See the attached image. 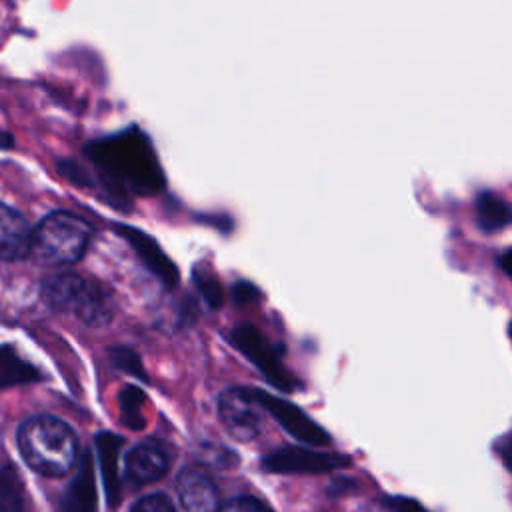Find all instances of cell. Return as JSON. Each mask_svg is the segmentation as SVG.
<instances>
[{
    "instance_id": "cell-23",
    "label": "cell",
    "mask_w": 512,
    "mask_h": 512,
    "mask_svg": "<svg viewBox=\"0 0 512 512\" xmlns=\"http://www.w3.org/2000/svg\"><path fill=\"white\" fill-rule=\"evenodd\" d=\"M218 512H270V508L252 496H238L220 506Z\"/></svg>"
},
{
    "instance_id": "cell-19",
    "label": "cell",
    "mask_w": 512,
    "mask_h": 512,
    "mask_svg": "<svg viewBox=\"0 0 512 512\" xmlns=\"http://www.w3.org/2000/svg\"><path fill=\"white\" fill-rule=\"evenodd\" d=\"M194 282H196V286H198V290L202 292V296H204V300L212 306V308H216V306H220L222 304V288H220V284H218V278L212 274V272H208V270H204V268H196L194 270Z\"/></svg>"
},
{
    "instance_id": "cell-3",
    "label": "cell",
    "mask_w": 512,
    "mask_h": 512,
    "mask_svg": "<svg viewBox=\"0 0 512 512\" xmlns=\"http://www.w3.org/2000/svg\"><path fill=\"white\" fill-rule=\"evenodd\" d=\"M42 298L50 308L70 312L92 328L106 326L116 314V302L102 284L72 272L48 276L42 282Z\"/></svg>"
},
{
    "instance_id": "cell-18",
    "label": "cell",
    "mask_w": 512,
    "mask_h": 512,
    "mask_svg": "<svg viewBox=\"0 0 512 512\" xmlns=\"http://www.w3.org/2000/svg\"><path fill=\"white\" fill-rule=\"evenodd\" d=\"M144 406H146V396L140 388L126 386L120 392V418L128 428L144 426Z\"/></svg>"
},
{
    "instance_id": "cell-28",
    "label": "cell",
    "mask_w": 512,
    "mask_h": 512,
    "mask_svg": "<svg viewBox=\"0 0 512 512\" xmlns=\"http://www.w3.org/2000/svg\"><path fill=\"white\" fill-rule=\"evenodd\" d=\"M14 148V136L8 132H0V150H12Z\"/></svg>"
},
{
    "instance_id": "cell-15",
    "label": "cell",
    "mask_w": 512,
    "mask_h": 512,
    "mask_svg": "<svg viewBox=\"0 0 512 512\" xmlns=\"http://www.w3.org/2000/svg\"><path fill=\"white\" fill-rule=\"evenodd\" d=\"M476 224L482 232H500L512 224V204L496 192H480L474 202Z\"/></svg>"
},
{
    "instance_id": "cell-21",
    "label": "cell",
    "mask_w": 512,
    "mask_h": 512,
    "mask_svg": "<svg viewBox=\"0 0 512 512\" xmlns=\"http://www.w3.org/2000/svg\"><path fill=\"white\" fill-rule=\"evenodd\" d=\"M58 170L64 178H68L70 182H74L78 186H90L92 184L90 172L82 164H78L76 160H60Z\"/></svg>"
},
{
    "instance_id": "cell-11",
    "label": "cell",
    "mask_w": 512,
    "mask_h": 512,
    "mask_svg": "<svg viewBox=\"0 0 512 512\" xmlns=\"http://www.w3.org/2000/svg\"><path fill=\"white\" fill-rule=\"evenodd\" d=\"M118 234L132 246V250L138 254V258L144 262V266L168 288H174L178 284V270L174 262L162 252L158 242L148 236L146 232L132 228V226H116Z\"/></svg>"
},
{
    "instance_id": "cell-14",
    "label": "cell",
    "mask_w": 512,
    "mask_h": 512,
    "mask_svg": "<svg viewBox=\"0 0 512 512\" xmlns=\"http://www.w3.org/2000/svg\"><path fill=\"white\" fill-rule=\"evenodd\" d=\"M120 448H122V438L112 434V432H102L96 436V452L102 468V480L106 488V496L110 506H116L120 502Z\"/></svg>"
},
{
    "instance_id": "cell-26",
    "label": "cell",
    "mask_w": 512,
    "mask_h": 512,
    "mask_svg": "<svg viewBox=\"0 0 512 512\" xmlns=\"http://www.w3.org/2000/svg\"><path fill=\"white\" fill-rule=\"evenodd\" d=\"M256 298H258V292H256V288H254L252 284H248V282H238V284L234 286V300H236V302L246 304V302L256 300Z\"/></svg>"
},
{
    "instance_id": "cell-9",
    "label": "cell",
    "mask_w": 512,
    "mask_h": 512,
    "mask_svg": "<svg viewBox=\"0 0 512 512\" xmlns=\"http://www.w3.org/2000/svg\"><path fill=\"white\" fill-rule=\"evenodd\" d=\"M176 494L186 512H218V490L208 472L186 466L176 478Z\"/></svg>"
},
{
    "instance_id": "cell-10",
    "label": "cell",
    "mask_w": 512,
    "mask_h": 512,
    "mask_svg": "<svg viewBox=\"0 0 512 512\" xmlns=\"http://www.w3.org/2000/svg\"><path fill=\"white\" fill-rule=\"evenodd\" d=\"M170 466V452L168 446L160 440H146L132 448L126 456L124 470L126 478L134 486L150 484L164 476Z\"/></svg>"
},
{
    "instance_id": "cell-29",
    "label": "cell",
    "mask_w": 512,
    "mask_h": 512,
    "mask_svg": "<svg viewBox=\"0 0 512 512\" xmlns=\"http://www.w3.org/2000/svg\"><path fill=\"white\" fill-rule=\"evenodd\" d=\"M508 336H510V340H512V322H510V326H508Z\"/></svg>"
},
{
    "instance_id": "cell-7",
    "label": "cell",
    "mask_w": 512,
    "mask_h": 512,
    "mask_svg": "<svg viewBox=\"0 0 512 512\" xmlns=\"http://www.w3.org/2000/svg\"><path fill=\"white\" fill-rule=\"evenodd\" d=\"M262 466L276 474H324L348 468L350 458L346 454L318 452L302 446H284L270 452L262 460Z\"/></svg>"
},
{
    "instance_id": "cell-5",
    "label": "cell",
    "mask_w": 512,
    "mask_h": 512,
    "mask_svg": "<svg viewBox=\"0 0 512 512\" xmlns=\"http://www.w3.org/2000/svg\"><path fill=\"white\" fill-rule=\"evenodd\" d=\"M230 340L244 356L254 362V366L270 380V384L284 392H290L294 388V378L284 368L278 350L252 324L234 326L230 332Z\"/></svg>"
},
{
    "instance_id": "cell-12",
    "label": "cell",
    "mask_w": 512,
    "mask_h": 512,
    "mask_svg": "<svg viewBox=\"0 0 512 512\" xmlns=\"http://www.w3.org/2000/svg\"><path fill=\"white\" fill-rule=\"evenodd\" d=\"M32 230L26 218L0 202V260H20L28 258Z\"/></svg>"
},
{
    "instance_id": "cell-24",
    "label": "cell",
    "mask_w": 512,
    "mask_h": 512,
    "mask_svg": "<svg viewBox=\"0 0 512 512\" xmlns=\"http://www.w3.org/2000/svg\"><path fill=\"white\" fill-rule=\"evenodd\" d=\"M382 506H386L390 512H430L418 500L408 496H386L382 498Z\"/></svg>"
},
{
    "instance_id": "cell-1",
    "label": "cell",
    "mask_w": 512,
    "mask_h": 512,
    "mask_svg": "<svg viewBox=\"0 0 512 512\" xmlns=\"http://www.w3.org/2000/svg\"><path fill=\"white\" fill-rule=\"evenodd\" d=\"M84 152L104 190L120 204H128L130 196H150L164 188L156 150L138 126L98 138Z\"/></svg>"
},
{
    "instance_id": "cell-8",
    "label": "cell",
    "mask_w": 512,
    "mask_h": 512,
    "mask_svg": "<svg viewBox=\"0 0 512 512\" xmlns=\"http://www.w3.org/2000/svg\"><path fill=\"white\" fill-rule=\"evenodd\" d=\"M256 396H258L260 404L264 406V410L268 414H272L280 422V426L296 440L312 444V446L330 444V434L318 422H314L304 410H300L296 404H292L280 396H274L270 392H262V390H256Z\"/></svg>"
},
{
    "instance_id": "cell-13",
    "label": "cell",
    "mask_w": 512,
    "mask_h": 512,
    "mask_svg": "<svg viewBox=\"0 0 512 512\" xmlns=\"http://www.w3.org/2000/svg\"><path fill=\"white\" fill-rule=\"evenodd\" d=\"M64 512H98L96 478L90 454H84L74 480L64 494Z\"/></svg>"
},
{
    "instance_id": "cell-22",
    "label": "cell",
    "mask_w": 512,
    "mask_h": 512,
    "mask_svg": "<svg viewBox=\"0 0 512 512\" xmlns=\"http://www.w3.org/2000/svg\"><path fill=\"white\" fill-rule=\"evenodd\" d=\"M130 512H176L172 502L162 494H150L140 498Z\"/></svg>"
},
{
    "instance_id": "cell-17",
    "label": "cell",
    "mask_w": 512,
    "mask_h": 512,
    "mask_svg": "<svg viewBox=\"0 0 512 512\" xmlns=\"http://www.w3.org/2000/svg\"><path fill=\"white\" fill-rule=\"evenodd\" d=\"M0 512H26L24 484L12 466H0Z\"/></svg>"
},
{
    "instance_id": "cell-6",
    "label": "cell",
    "mask_w": 512,
    "mask_h": 512,
    "mask_svg": "<svg viewBox=\"0 0 512 512\" xmlns=\"http://www.w3.org/2000/svg\"><path fill=\"white\" fill-rule=\"evenodd\" d=\"M262 410L256 390L228 388L220 394L218 412L224 428L238 442H248L258 436L262 426Z\"/></svg>"
},
{
    "instance_id": "cell-16",
    "label": "cell",
    "mask_w": 512,
    "mask_h": 512,
    "mask_svg": "<svg viewBox=\"0 0 512 512\" xmlns=\"http://www.w3.org/2000/svg\"><path fill=\"white\" fill-rule=\"evenodd\" d=\"M38 378V370L30 362H26L10 344L0 346V390L36 382Z\"/></svg>"
},
{
    "instance_id": "cell-25",
    "label": "cell",
    "mask_w": 512,
    "mask_h": 512,
    "mask_svg": "<svg viewBox=\"0 0 512 512\" xmlns=\"http://www.w3.org/2000/svg\"><path fill=\"white\" fill-rule=\"evenodd\" d=\"M496 454L500 458V462L504 464V468L512 474V430L508 434H504L502 438L496 440Z\"/></svg>"
},
{
    "instance_id": "cell-20",
    "label": "cell",
    "mask_w": 512,
    "mask_h": 512,
    "mask_svg": "<svg viewBox=\"0 0 512 512\" xmlns=\"http://www.w3.org/2000/svg\"><path fill=\"white\" fill-rule=\"evenodd\" d=\"M110 360L116 368L132 374V376H138L142 380H146V374H144V368L140 364V358L134 350L130 348H124V346H116L110 350Z\"/></svg>"
},
{
    "instance_id": "cell-4",
    "label": "cell",
    "mask_w": 512,
    "mask_h": 512,
    "mask_svg": "<svg viewBox=\"0 0 512 512\" xmlns=\"http://www.w3.org/2000/svg\"><path fill=\"white\" fill-rule=\"evenodd\" d=\"M90 224L72 212L48 214L32 230L28 258L44 266H62L76 262L90 240Z\"/></svg>"
},
{
    "instance_id": "cell-2",
    "label": "cell",
    "mask_w": 512,
    "mask_h": 512,
    "mask_svg": "<svg viewBox=\"0 0 512 512\" xmlns=\"http://www.w3.org/2000/svg\"><path fill=\"white\" fill-rule=\"evenodd\" d=\"M18 448L26 464L44 476H64L76 464V436L54 416H34L22 422Z\"/></svg>"
},
{
    "instance_id": "cell-27",
    "label": "cell",
    "mask_w": 512,
    "mask_h": 512,
    "mask_svg": "<svg viewBox=\"0 0 512 512\" xmlns=\"http://www.w3.org/2000/svg\"><path fill=\"white\" fill-rule=\"evenodd\" d=\"M498 266L502 268V272L512 280V246L508 250H504L500 256H498Z\"/></svg>"
}]
</instances>
